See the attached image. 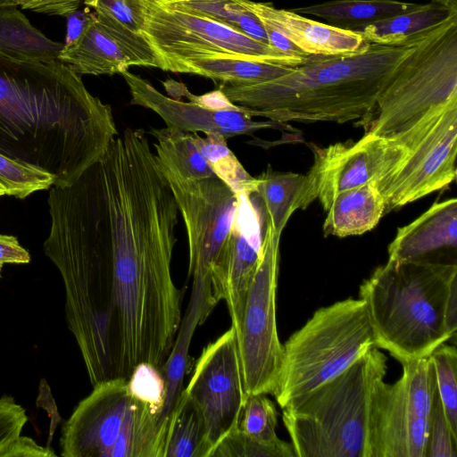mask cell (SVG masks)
<instances>
[{
  "label": "cell",
  "instance_id": "cell-15",
  "mask_svg": "<svg viewBox=\"0 0 457 457\" xmlns=\"http://www.w3.org/2000/svg\"><path fill=\"white\" fill-rule=\"evenodd\" d=\"M313 163L306 173L312 194L326 211L338 193L364 184L378 187L402 164L409 149L396 137L365 133L358 141L309 144Z\"/></svg>",
  "mask_w": 457,
  "mask_h": 457
},
{
  "label": "cell",
  "instance_id": "cell-32",
  "mask_svg": "<svg viewBox=\"0 0 457 457\" xmlns=\"http://www.w3.org/2000/svg\"><path fill=\"white\" fill-rule=\"evenodd\" d=\"M267 395H248L242 407L237 428L246 436L261 443L278 446H292L276 433L278 411Z\"/></svg>",
  "mask_w": 457,
  "mask_h": 457
},
{
  "label": "cell",
  "instance_id": "cell-45",
  "mask_svg": "<svg viewBox=\"0 0 457 457\" xmlns=\"http://www.w3.org/2000/svg\"><path fill=\"white\" fill-rule=\"evenodd\" d=\"M431 1L444 4H448V5L457 4V0H431Z\"/></svg>",
  "mask_w": 457,
  "mask_h": 457
},
{
  "label": "cell",
  "instance_id": "cell-4",
  "mask_svg": "<svg viewBox=\"0 0 457 457\" xmlns=\"http://www.w3.org/2000/svg\"><path fill=\"white\" fill-rule=\"evenodd\" d=\"M375 346L401 364L429 356L457 328V265L428 258L391 262L362 281Z\"/></svg>",
  "mask_w": 457,
  "mask_h": 457
},
{
  "label": "cell",
  "instance_id": "cell-5",
  "mask_svg": "<svg viewBox=\"0 0 457 457\" xmlns=\"http://www.w3.org/2000/svg\"><path fill=\"white\" fill-rule=\"evenodd\" d=\"M386 357L372 347L344 371L282 409L295 457H366L370 395Z\"/></svg>",
  "mask_w": 457,
  "mask_h": 457
},
{
  "label": "cell",
  "instance_id": "cell-44",
  "mask_svg": "<svg viewBox=\"0 0 457 457\" xmlns=\"http://www.w3.org/2000/svg\"><path fill=\"white\" fill-rule=\"evenodd\" d=\"M90 13L86 12L74 11L66 16L68 20L67 35L63 48L71 47L75 44L84 30V28L89 19Z\"/></svg>",
  "mask_w": 457,
  "mask_h": 457
},
{
  "label": "cell",
  "instance_id": "cell-25",
  "mask_svg": "<svg viewBox=\"0 0 457 457\" xmlns=\"http://www.w3.org/2000/svg\"><path fill=\"white\" fill-rule=\"evenodd\" d=\"M419 5L396 0H332L291 10L298 14L319 17L331 26L353 31L410 12Z\"/></svg>",
  "mask_w": 457,
  "mask_h": 457
},
{
  "label": "cell",
  "instance_id": "cell-35",
  "mask_svg": "<svg viewBox=\"0 0 457 457\" xmlns=\"http://www.w3.org/2000/svg\"><path fill=\"white\" fill-rule=\"evenodd\" d=\"M96 15L120 29L140 34L145 23L141 0H85Z\"/></svg>",
  "mask_w": 457,
  "mask_h": 457
},
{
  "label": "cell",
  "instance_id": "cell-37",
  "mask_svg": "<svg viewBox=\"0 0 457 457\" xmlns=\"http://www.w3.org/2000/svg\"><path fill=\"white\" fill-rule=\"evenodd\" d=\"M127 381L133 395L162 412L165 401V382L160 369L140 363L134 368Z\"/></svg>",
  "mask_w": 457,
  "mask_h": 457
},
{
  "label": "cell",
  "instance_id": "cell-11",
  "mask_svg": "<svg viewBox=\"0 0 457 457\" xmlns=\"http://www.w3.org/2000/svg\"><path fill=\"white\" fill-rule=\"evenodd\" d=\"M140 34L161 61L206 54H232L287 67L303 63L229 26L163 4L141 0Z\"/></svg>",
  "mask_w": 457,
  "mask_h": 457
},
{
  "label": "cell",
  "instance_id": "cell-8",
  "mask_svg": "<svg viewBox=\"0 0 457 457\" xmlns=\"http://www.w3.org/2000/svg\"><path fill=\"white\" fill-rule=\"evenodd\" d=\"M457 100V12L418 35L359 125L391 137Z\"/></svg>",
  "mask_w": 457,
  "mask_h": 457
},
{
  "label": "cell",
  "instance_id": "cell-23",
  "mask_svg": "<svg viewBox=\"0 0 457 457\" xmlns=\"http://www.w3.org/2000/svg\"><path fill=\"white\" fill-rule=\"evenodd\" d=\"M326 212L324 236L361 235L378 225L385 214V201L378 186L368 183L336 195Z\"/></svg>",
  "mask_w": 457,
  "mask_h": 457
},
{
  "label": "cell",
  "instance_id": "cell-14",
  "mask_svg": "<svg viewBox=\"0 0 457 457\" xmlns=\"http://www.w3.org/2000/svg\"><path fill=\"white\" fill-rule=\"evenodd\" d=\"M183 392L203 418L211 457L221 440L237 428L246 398L234 327L202 351Z\"/></svg>",
  "mask_w": 457,
  "mask_h": 457
},
{
  "label": "cell",
  "instance_id": "cell-10",
  "mask_svg": "<svg viewBox=\"0 0 457 457\" xmlns=\"http://www.w3.org/2000/svg\"><path fill=\"white\" fill-rule=\"evenodd\" d=\"M393 384L372 387L366 457H427L436 379L429 356L402 363Z\"/></svg>",
  "mask_w": 457,
  "mask_h": 457
},
{
  "label": "cell",
  "instance_id": "cell-18",
  "mask_svg": "<svg viewBox=\"0 0 457 457\" xmlns=\"http://www.w3.org/2000/svg\"><path fill=\"white\" fill-rule=\"evenodd\" d=\"M238 207L228 253L220 281L231 326L240 327L248 289L262 256L263 228L250 194L239 193Z\"/></svg>",
  "mask_w": 457,
  "mask_h": 457
},
{
  "label": "cell",
  "instance_id": "cell-2",
  "mask_svg": "<svg viewBox=\"0 0 457 457\" xmlns=\"http://www.w3.org/2000/svg\"><path fill=\"white\" fill-rule=\"evenodd\" d=\"M119 135L112 108L70 66L0 54V154L66 187Z\"/></svg>",
  "mask_w": 457,
  "mask_h": 457
},
{
  "label": "cell",
  "instance_id": "cell-3",
  "mask_svg": "<svg viewBox=\"0 0 457 457\" xmlns=\"http://www.w3.org/2000/svg\"><path fill=\"white\" fill-rule=\"evenodd\" d=\"M419 35V34H418ZM418 35L402 45L368 43L350 54H310L278 79L250 86L219 85L253 117L278 122L363 121Z\"/></svg>",
  "mask_w": 457,
  "mask_h": 457
},
{
  "label": "cell",
  "instance_id": "cell-39",
  "mask_svg": "<svg viewBox=\"0 0 457 457\" xmlns=\"http://www.w3.org/2000/svg\"><path fill=\"white\" fill-rule=\"evenodd\" d=\"M27 421L25 409L12 396L5 395L0 398V457L8 456Z\"/></svg>",
  "mask_w": 457,
  "mask_h": 457
},
{
  "label": "cell",
  "instance_id": "cell-17",
  "mask_svg": "<svg viewBox=\"0 0 457 457\" xmlns=\"http://www.w3.org/2000/svg\"><path fill=\"white\" fill-rule=\"evenodd\" d=\"M58 61L79 75L122 74L132 66L157 68V58L141 34L120 29L90 13L73 46Z\"/></svg>",
  "mask_w": 457,
  "mask_h": 457
},
{
  "label": "cell",
  "instance_id": "cell-42",
  "mask_svg": "<svg viewBox=\"0 0 457 457\" xmlns=\"http://www.w3.org/2000/svg\"><path fill=\"white\" fill-rule=\"evenodd\" d=\"M262 25L267 34L269 45L278 52L300 62H303L310 55L302 51L278 30L268 25Z\"/></svg>",
  "mask_w": 457,
  "mask_h": 457
},
{
  "label": "cell",
  "instance_id": "cell-6",
  "mask_svg": "<svg viewBox=\"0 0 457 457\" xmlns=\"http://www.w3.org/2000/svg\"><path fill=\"white\" fill-rule=\"evenodd\" d=\"M282 347L272 395L284 409L376 347L364 301L348 297L317 309Z\"/></svg>",
  "mask_w": 457,
  "mask_h": 457
},
{
  "label": "cell",
  "instance_id": "cell-43",
  "mask_svg": "<svg viewBox=\"0 0 457 457\" xmlns=\"http://www.w3.org/2000/svg\"><path fill=\"white\" fill-rule=\"evenodd\" d=\"M53 449L39 445L29 436H21L12 445L7 457H55Z\"/></svg>",
  "mask_w": 457,
  "mask_h": 457
},
{
  "label": "cell",
  "instance_id": "cell-13",
  "mask_svg": "<svg viewBox=\"0 0 457 457\" xmlns=\"http://www.w3.org/2000/svg\"><path fill=\"white\" fill-rule=\"evenodd\" d=\"M279 240L270 228H265L262 256L236 331L245 396L272 395L281 363L276 312Z\"/></svg>",
  "mask_w": 457,
  "mask_h": 457
},
{
  "label": "cell",
  "instance_id": "cell-28",
  "mask_svg": "<svg viewBox=\"0 0 457 457\" xmlns=\"http://www.w3.org/2000/svg\"><path fill=\"white\" fill-rule=\"evenodd\" d=\"M155 139V155L179 175L187 179L214 176L205 158L196 147L192 133L176 128H152L149 132Z\"/></svg>",
  "mask_w": 457,
  "mask_h": 457
},
{
  "label": "cell",
  "instance_id": "cell-36",
  "mask_svg": "<svg viewBox=\"0 0 457 457\" xmlns=\"http://www.w3.org/2000/svg\"><path fill=\"white\" fill-rule=\"evenodd\" d=\"M211 457H295L293 446L278 447L252 439L237 428L215 447Z\"/></svg>",
  "mask_w": 457,
  "mask_h": 457
},
{
  "label": "cell",
  "instance_id": "cell-38",
  "mask_svg": "<svg viewBox=\"0 0 457 457\" xmlns=\"http://www.w3.org/2000/svg\"><path fill=\"white\" fill-rule=\"evenodd\" d=\"M456 456L457 436L449 426L436 388L429 418L427 457Z\"/></svg>",
  "mask_w": 457,
  "mask_h": 457
},
{
  "label": "cell",
  "instance_id": "cell-31",
  "mask_svg": "<svg viewBox=\"0 0 457 457\" xmlns=\"http://www.w3.org/2000/svg\"><path fill=\"white\" fill-rule=\"evenodd\" d=\"M201 137L192 133L194 142L205 158L213 173L236 194H252L256 179L251 176L234 153L228 148L227 138L219 133Z\"/></svg>",
  "mask_w": 457,
  "mask_h": 457
},
{
  "label": "cell",
  "instance_id": "cell-29",
  "mask_svg": "<svg viewBox=\"0 0 457 457\" xmlns=\"http://www.w3.org/2000/svg\"><path fill=\"white\" fill-rule=\"evenodd\" d=\"M210 453L203 418L182 392L169 424L163 457H209Z\"/></svg>",
  "mask_w": 457,
  "mask_h": 457
},
{
  "label": "cell",
  "instance_id": "cell-33",
  "mask_svg": "<svg viewBox=\"0 0 457 457\" xmlns=\"http://www.w3.org/2000/svg\"><path fill=\"white\" fill-rule=\"evenodd\" d=\"M435 372L436 388L445 418L457 436V350L445 343L429 355Z\"/></svg>",
  "mask_w": 457,
  "mask_h": 457
},
{
  "label": "cell",
  "instance_id": "cell-9",
  "mask_svg": "<svg viewBox=\"0 0 457 457\" xmlns=\"http://www.w3.org/2000/svg\"><path fill=\"white\" fill-rule=\"evenodd\" d=\"M157 162L185 223L192 294L200 297L207 319L221 301L220 280L234 232L238 195L216 175L187 179Z\"/></svg>",
  "mask_w": 457,
  "mask_h": 457
},
{
  "label": "cell",
  "instance_id": "cell-22",
  "mask_svg": "<svg viewBox=\"0 0 457 457\" xmlns=\"http://www.w3.org/2000/svg\"><path fill=\"white\" fill-rule=\"evenodd\" d=\"M158 68L170 72L209 78L219 85L250 86L282 77L294 67L259 62L232 54H206L161 61Z\"/></svg>",
  "mask_w": 457,
  "mask_h": 457
},
{
  "label": "cell",
  "instance_id": "cell-27",
  "mask_svg": "<svg viewBox=\"0 0 457 457\" xmlns=\"http://www.w3.org/2000/svg\"><path fill=\"white\" fill-rule=\"evenodd\" d=\"M200 298L191 294L187 309L181 319L172 348L160 369L165 382V401L162 419L170 424L172 412L182 395L183 379L189 360V346L195 330L205 321Z\"/></svg>",
  "mask_w": 457,
  "mask_h": 457
},
{
  "label": "cell",
  "instance_id": "cell-12",
  "mask_svg": "<svg viewBox=\"0 0 457 457\" xmlns=\"http://www.w3.org/2000/svg\"><path fill=\"white\" fill-rule=\"evenodd\" d=\"M409 152L398 169L378 188L385 213L399 209L456 179L457 100L394 136Z\"/></svg>",
  "mask_w": 457,
  "mask_h": 457
},
{
  "label": "cell",
  "instance_id": "cell-34",
  "mask_svg": "<svg viewBox=\"0 0 457 457\" xmlns=\"http://www.w3.org/2000/svg\"><path fill=\"white\" fill-rule=\"evenodd\" d=\"M54 177L0 154V185L7 195L23 199L54 186Z\"/></svg>",
  "mask_w": 457,
  "mask_h": 457
},
{
  "label": "cell",
  "instance_id": "cell-26",
  "mask_svg": "<svg viewBox=\"0 0 457 457\" xmlns=\"http://www.w3.org/2000/svg\"><path fill=\"white\" fill-rule=\"evenodd\" d=\"M457 12V4L431 1L416 9L359 28L357 32L367 43L402 45L411 36L430 29Z\"/></svg>",
  "mask_w": 457,
  "mask_h": 457
},
{
  "label": "cell",
  "instance_id": "cell-1",
  "mask_svg": "<svg viewBox=\"0 0 457 457\" xmlns=\"http://www.w3.org/2000/svg\"><path fill=\"white\" fill-rule=\"evenodd\" d=\"M178 212L149 154L106 156L58 199L61 223L112 264V378H128L143 362L161 369L172 348L182 319L170 269Z\"/></svg>",
  "mask_w": 457,
  "mask_h": 457
},
{
  "label": "cell",
  "instance_id": "cell-7",
  "mask_svg": "<svg viewBox=\"0 0 457 457\" xmlns=\"http://www.w3.org/2000/svg\"><path fill=\"white\" fill-rule=\"evenodd\" d=\"M133 395L127 378L93 386L62 428L63 457H163L169 424Z\"/></svg>",
  "mask_w": 457,
  "mask_h": 457
},
{
  "label": "cell",
  "instance_id": "cell-21",
  "mask_svg": "<svg viewBox=\"0 0 457 457\" xmlns=\"http://www.w3.org/2000/svg\"><path fill=\"white\" fill-rule=\"evenodd\" d=\"M255 179L250 197L260 213L263 232L269 227L280 237L291 215L315 200L306 174L276 171L269 166Z\"/></svg>",
  "mask_w": 457,
  "mask_h": 457
},
{
  "label": "cell",
  "instance_id": "cell-30",
  "mask_svg": "<svg viewBox=\"0 0 457 457\" xmlns=\"http://www.w3.org/2000/svg\"><path fill=\"white\" fill-rule=\"evenodd\" d=\"M160 1L167 5L229 26L256 40L269 45L267 34L261 21L241 0Z\"/></svg>",
  "mask_w": 457,
  "mask_h": 457
},
{
  "label": "cell",
  "instance_id": "cell-19",
  "mask_svg": "<svg viewBox=\"0 0 457 457\" xmlns=\"http://www.w3.org/2000/svg\"><path fill=\"white\" fill-rule=\"evenodd\" d=\"M261 21L278 30L308 54H350L361 51L368 43L360 34L317 21L271 3L241 0Z\"/></svg>",
  "mask_w": 457,
  "mask_h": 457
},
{
  "label": "cell",
  "instance_id": "cell-46",
  "mask_svg": "<svg viewBox=\"0 0 457 457\" xmlns=\"http://www.w3.org/2000/svg\"><path fill=\"white\" fill-rule=\"evenodd\" d=\"M5 190L4 188L0 185V196L5 195Z\"/></svg>",
  "mask_w": 457,
  "mask_h": 457
},
{
  "label": "cell",
  "instance_id": "cell-24",
  "mask_svg": "<svg viewBox=\"0 0 457 457\" xmlns=\"http://www.w3.org/2000/svg\"><path fill=\"white\" fill-rule=\"evenodd\" d=\"M63 44L46 37L13 6L0 7V54L29 62L58 61Z\"/></svg>",
  "mask_w": 457,
  "mask_h": 457
},
{
  "label": "cell",
  "instance_id": "cell-16",
  "mask_svg": "<svg viewBox=\"0 0 457 457\" xmlns=\"http://www.w3.org/2000/svg\"><path fill=\"white\" fill-rule=\"evenodd\" d=\"M129 87L130 104L156 112L166 127L188 133H219L226 138L237 135H250L262 129H286L285 123L274 120H253L250 110H212L187 99L167 96L145 79L129 71L121 74Z\"/></svg>",
  "mask_w": 457,
  "mask_h": 457
},
{
  "label": "cell",
  "instance_id": "cell-20",
  "mask_svg": "<svg viewBox=\"0 0 457 457\" xmlns=\"http://www.w3.org/2000/svg\"><path fill=\"white\" fill-rule=\"evenodd\" d=\"M457 245V200L434 203L413 221L397 229L387 248L388 260L406 262L428 258L441 249Z\"/></svg>",
  "mask_w": 457,
  "mask_h": 457
},
{
  "label": "cell",
  "instance_id": "cell-41",
  "mask_svg": "<svg viewBox=\"0 0 457 457\" xmlns=\"http://www.w3.org/2000/svg\"><path fill=\"white\" fill-rule=\"evenodd\" d=\"M29 262V252L15 237L0 234V278L4 264H26Z\"/></svg>",
  "mask_w": 457,
  "mask_h": 457
},
{
  "label": "cell",
  "instance_id": "cell-40",
  "mask_svg": "<svg viewBox=\"0 0 457 457\" xmlns=\"http://www.w3.org/2000/svg\"><path fill=\"white\" fill-rule=\"evenodd\" d=\"M80 0H0V7L21 6L39 13L66 17L78 10Z\"/></svg>",
  "mask_w": 457,
  "mask_h": 457
}]
</instances>
